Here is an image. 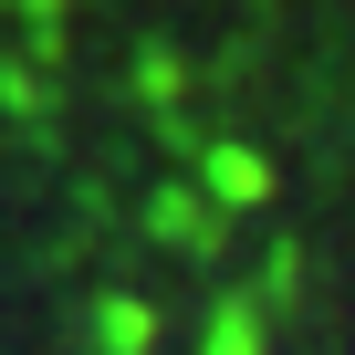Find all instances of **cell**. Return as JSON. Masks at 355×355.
Returning a JSON list of instances; mask_svg holds the SVG:
<instances>
[{"label": "cell", "mask_w": 355, "mask_h": 355, "mask_svg": "<svg viewBox=\"0 0 355 355\" xmlns=\"http://www.w3.org/2000/svg\"><path fill=\"white\" fill-rule=\"evenodd\" d=\"M209 355H261V324H251V303H220V313H209Z\"/></svg>", "instance_id": "cell-3"}, {"label": "cell", "mask_w": 355, "mask_h": 355, "mask_svg": "<svg viewBox=\"0 0 355 355\" xmlns=\"http://www.w3.org/2000/svg\"><path fill=\"white\" fill-rule=\"evenodd\" d=\"M209 189H220V199H261V189H272V167H261L251 146H209Z\"/></svg>", "instance_id": "cell-1"}, {"label": "cell", "mask_w": 355, "mask_h": 355, "mask_svg": "<svg viewBox=\"0 0 355 355\" xmlns=\"http://www.w3.org/2000/svg\"><path fill=\"white\" fill-rule=\"evenodd\" d=\"M94 345H105V355H146V313H136V303H105V313H94Z\"/></svg>", "instance_id": "cell-2"}]
</instances>
